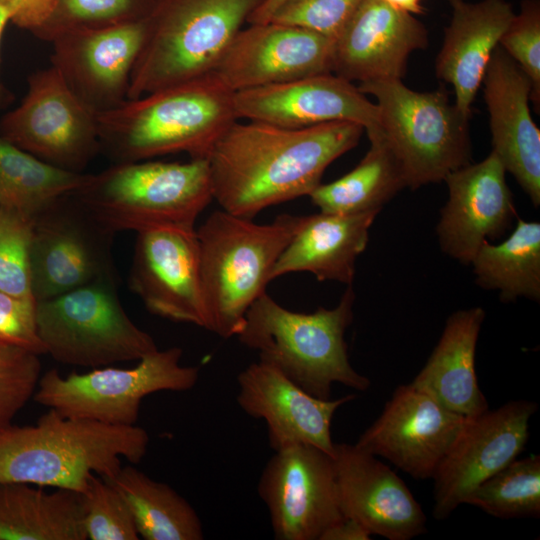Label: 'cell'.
I'll return each mask as SVG.
<instances>
[{
    "label": "cell",
    "instance_id": "obj_28",
    "mask_svg": "<svg viewBox=\"0 0 540 540\" xmlns=\"http://www.w3.org/2000/svg\"><path fill=\"white\" fill-rule=\"evenodd\" d=\"M82 494L0 482V540H86Z\"/></svg>",
    "mask_w": 540,
    "mask_h": 540
},
{
    "label": "cell",
    "instance_id": "obj_17",
    "mask_svg": "<svg viewBox=\"0 0 540 540\" xmlns=\"http://www.w3.org/2000/svg\"><path fill=\"white\" fill-rule=\"evenodd\" d=\"M146 18L102 28H79L56 35L51 65L94 113L125 100L130 77L146 36Z\"/></svg>",
    "mask_w": 540,
    "mask_h": 540
},
{
    "label": "cell",
    "instance_id": "obj_25",
    "mask_svg": "<svg viewBox=\"0 0 540 540\" xmlns=\"http://www.w3.org/2000/svg\"><path fill=\"white\" fill-rule=\"evenodd\" d=\"M452 18L435 64L436 76L453 87L454 104L470 118L490 58L515 12L505 0H447Z\"/></svg>",
    "mask_w": 540,
    "mask_h": 540
},
{
    "label": "cell",
    "instance_id": "obj_42",
    "mask_svg": "<svg viewBox=\"0 0 540 540\" xmlns=\"http://www.w3.org/2000/svg\"><path fill=\"white\" fill-rule=\"evenodd\" d=\"M371 534L354 519L343 517L326 529L319 540H369Z\"/></svg>",
    "mask_w": 540,
    "mask_h": 540
},
{
    "label": "cell",
    "instance_id": "obj_12",
    "mask_svg": "<svg viewBox=\"0 0 540 540\" xmlns=\"http://www.w3.org/2000/svg\"><path fill=\"white\" fill-rule=\"evenodd\" d=\"M0 136L54 166L82 172L101 144L97 114L51 65L33 73L21 103L0 120Z\"/></svg>",
    "mask_w": 540,
    "mask_h": 540
},
{
    "label": "cell",
    "instance_id": "obj_39",
    "mask_svg": "<svg viewBox=\"0 0 540 540\" xmlns=\"http://www.w3.org/2000/svg\"><path fill=\"white\" fill-rule=\"evenodd\" d=\"M362 0H287L269 21L301 27L335 39Z\"/></svg>",
    "mask_w": 540,
    "mask_h": 540
},
{
    "label": "cell",
    "instance_id": "obj_36",
    "mask_svg": "<svg viewBox=\"0 0 540 540\" xmlns=\"http://www.w3.org/2000/svg\"><path fill=\"white\" fill-rule=\"evenodd\" d=\"M33 220L0 208V291L33 297L30 250Z\"/></svg>",
    "mask_w": 540,
    "mask_h": 540
},
{
    "label": "cell",
    "instance_id": "obj_38",
    "mask_svg": "<svg viewBox=\"0 0 540 540\" xmlns=\"http://www.w3.org/2000/svg\"><path fill=\"white\" fill-rule=\"evenodd\" d=\"M531 83L530 101L540 108V1L524 0L499 40Z\"/></svg>",
    "mask_w": 540,
    "mask_h": 540
},
{
    "label": "cell",
    "instance_id": "obj_8",
    "mask_svg": "<svg viewBox=\"0 0 540 540\" xmlns=\"http://www.w3.org/2000/svg\"><path fill=\"white\" fill-rule=\"evenodd\" d=\"M357 86L376 99L379 130L401 166L407 187L443 181L471 163L470 118L450 102L445 89L418 92L401 79Z\"/></svg>",
    "mask_w": 540,
    "mask_h": 540
},
{
    "label": "cell",
    "instance_id": "obj_18",
    "mask_svg": "<svg viewBox=\"0 0 540 540\" xmlns=\"http://www.w3.org/2000/svg\"><path fill=\"white\" fill-rule=\"evenodd\" d=\"M334 40L272 21L242 28L214 69L233 92L332 73Z\"/></svg>",
    "mask_w": 540,
    "mask_h": 540
},
{
    "label": "cell",
    "instance_id": "obj_41",
    "mask_svg": "<svg viewBox=\"0 0 540 540\" xmlns=\"http://www.w3.org/2000/svg\"><path fill=\"white\" fill-rule=\"evenodd\" d=\"M57 0H0L9 21L33 34L52 14Z\"/></svg>",
    "mask_w": 540,
    "mask_h": 540
},
{
    "label": "cell",
    "instance_id": "obj_44",
    "mask_svg": "<svg viewBox=\"0 0 540 540\" xmlns=\"http://www.w3.org/2000/svg\"><path fill=\"white\" fill-rule=\"evenodd\" d=\"M393 7L408 12L412 15L423 14L424 8L421 4V0H385Z\"/></svg>",
    "mask_w": 540,
    "mask_h": 540
},
{
    "label": "cell",
    "instance_id": "obj_7",
    "mask_svg": "<svg viewBox=\"0 0 540 540\" xmlns=\"http://www.w3.org/2000/svg\"><path fill=\"white\" fill-rule=\"evenodd\" d=\"M263 0H155L127 99L214 71Z\"/></svg>",
    "mask_w": 540,
    "mask_h": 540
},
{
    "label": "cell",
    "instance_id": "obj_35",
    "mask_svg": "<svg viewBox=\"0 0 540 540\" xmlns=\"http://www.w3.org/2000/svg\"><path fill=\"white\" fill-rule=\"evenodd\" d=\"M83 525L90 540H138L134 518L122 495L104 478L92 475L82 494Z\"/></svg>",
    "mask_w": 540,
    "mask_h": 540
},
{
    "label": "cell",
    "instance_id": "obj_16",
    "mask_svg": "<svg viewBox=\"0 0 540 540\" xmlns=\"http://www.w3.org/2000/svg\"><path fill=\"white\" fill-rule=\"evenodd\" d=\"M467 419L411 383L399 385L355 444L417 480L432 479Z\"/></svg>",
    "mask_w": 540,
    "mask_h": 540
},
{
    "label": "cell",
    "instance_id": "obj_45",
    "mask_svg": "<svg viewBox=\"0 0 540 540\" xmlns=\"http://www.w3.org/2000/svg\"><path fill=\"white\" fill-rule=\"evenodd\" d=\"M8 22H9L8 14L6 10L0 5V44H1L3 32ZM5 94L6 92L0 80V105L3 103L5 99Z\"/></svg>",
    "mask_w": 540,
    "mask_h": 540
},
{
    "label": "cell",
    "instance_id": "obj_27",
    "mask_svg": "<svg viewBox=\"0 0 540 540\" xmlns=\"http://www.w3.org/2000/svg\"><path fill=\"white\" fill-rule=\"evenodd\" d=\"M484 318L481 307L452 313L430 357L411 382L466 418L489 409L475 371L476 345Z\"/></svg>",
    "mask_w": 540,
    "mask_h": 540
},
{
    "label": "cell",
    "instance_id": "obj_13",
    "mask_svg": "<svg viewBox=\"0 0 540 540\" xmlns=\"http://www.w3.org/2000/svg\"><path fill=\"white\" fill-rule=\"evenodd\" d=\"M257 489L277 540H319L344 517L333 456L312 445L274 451Z\"/></svg>",
    "mask_w": 540,
    "mask_h": 540
},
{
    "label": "cell",
    "instance_id": "obj_1",
    "mask_svg": "<svg viewBox=\"0 0 540 540\" xmlns=\"http://www.w3.org/2000/svg\"><path fill=\"white\" fill-rule=\"evenodd\" d=\"M364 131L347 121L306 128L236 121L207 157L213 199L222 210L252 219L268 207L309 196Z\"/></svg>",
    "mask_w": 540,
    "mask_h": 540
},
{
    "label": "cell",
    "instance_id": "obj_33",
    "mask_svg": "<svg viewBox=\"0 0 540 540\" xmlns=\"http://www.w3.org/2000/svg\"><path fill=\"white\" fill-rule=\"evenodd\" d=\"M465 504L497 518H539L540 456L516 458L482 482Z\"/></svg>",
    "mask_w": 540,
    "mask_h": 540
},
{
    "label": "cell",
    "instance_id": "obj_40",
    "mask_svg": "<svg viewBox=\"0 0 540 540\" xmlns=\"http://www.w3.org/2000/svg\"><path fill=\"white\" fill-rule=\"evenodd\" d=\"M0 344L45 354L36 323V300L0 291Z\"/></svg>",
    "mask_w": 540,
    "mask_h": 540
},
{
    "label": "cell",
    "instance_id": "obj_21",
    "mask_svg": "<svg viewBox=\"0 0 540 540\" xmlns=\"http://www.w3.org/2000/svg\"><path fill=\"white\" fill-rule=\"evenodd\" d=\"M333 462L340 508L371 535L410 540L426 533L427 518L402 481L356 444L335 443Z\"/></svg>",
    "mask_w": 540,
    "mask_h": 540
},
{
    "label": "cell",
    "instance_id": "obj_34",
    "mask_svg": "<svg viewBox=\"0 0 540 540\" xmlns=\"http://www.w3.org/2000/svg\"><path fill=\"white\" fill-rule=\"evenodd\" d=\"M155 0H57L48 20L34 35L51 41L72 29L102 28L146 18Z\"/></svg>",
    "mask_w": 540,
    "mask_h": 540
},
{
    "label": "cell",
    "instance_id": "obj_37",
    "mask_svg": "<svg viewBox=\"0 0 540 540\" xmlns=\"http://www.w3.org/2000/svg\"><path fill=\"white\" fill-rule=\"evenodd\" d=\"M40 377L38 354L0 344V429L12 424L16 414L34 396Z\"/></svg>",
    "mask_w": 540,
    "mask_h": 540
},
{
    "label": "cell",
    "instance_id": "obj_30",
    "mask_svg": "<svg viewBox=\"0 0 540 540\" xmlns=\"http://www.w3.org/2000/svg\"><path fill=\"white\" fill-rule=\"evenodd\" d=\"M103 478V477H102ZM107 480L124 498L139 537L145 540H201V520L191 504L171 486L132 465Z\"/></svg>",
    "mask_w": 540,
    "mask_h": 540
},
{
    "label": "cell",
    "instance_id": "obj_15",
    "mask_svg": "<svg viewBox=\"0 0 540 540\" xmlns=\"http://www.w3.org/2000/svg\"><path fill=\"white\" fill-rule=\"evenodd\" d=\"M129 286L150 313L210 331L195 228L137 232Z\"/></svg>",
    "mask_w": 540,
    "mask_h": 540
},
{
    "label": "cell",
    "instance_id": "obj_24",
    "mask_svg": "<svg viewBox=\"0 0 540 540\" xmlns=\"http://www.w3.org/2000/svg\"><path fill=\"white\" fill-rule=\"evenodd\" d=\"M492 152L535 207L540 205V130L530 114L531 83L498 45L483 82Z\"/></svg>",
    "mask_w": 540,
    "mask_h": 540
},
{
    "label": "cell",
    "instance_id": "obj_26",
    "mask_svg": "<svg viewBox=\"0 0 540 540\" xmlns=\"http://www.w3.org/2000/svg\"><path fill=\"white\" fill-rule=\"evenodd\" d=\"M379 212L302 216L271 271V281L292 272H309L319 281L351 285L356 260L367 246L369 229Z\"/></svg>",
    "mask_w": 540,
    "mask_h": 540
},
{
    "label": "cell",
    "instance_id": "obj_4",
    "mask_svg": "<svg viewBox=\"0 0 540 540\" xmlns=\"http://www.w3.org/2000/svg\"><path fill=\"white\" fill-rule=\"evenodd\" d=\"M354 301L349 285L336 307L299 313L265 291L247 310L236 337L256 351L260 361L317 398L330 399L334 383L366 391L371 382L350 364L344 338L353 321Z\"/></svg>",
    "mask_w": 540,
    "mask_h": 540
},
{
    "label": "cell",
    "instance_id": "obj_43",
    "mask_svg": "<svg viewBox=\"0 0 540 540\" xmlns=\"http://www.w3.org/2000/svg\"><path fill=\"white\" fill-rule=\"evenodd\" d=\"M287 0H263L259 6L250 14L247 23H265L270 20L275 11Z\"/></svg>",
    "mask_w": 540,
    "mask_h": 540
},
{
    "label": "cell",
    "instance_id": "obj_11",
    "mask_svg": "<svg viewBox=\"0 0 540 540\" xmlns=\"http://www.w3.org/2000/svg\"><path fill=\"white\" fill-rule=\"evenodd\" d=\"M114 235L73 194L35 216L30 266L36 302L90 283L117 281Z\"/></svg>",
    "mask_w": 540,
    "mask_h": 540
},
{
    "label": "cell",
    "instance_id": "obj_29",
    "mask_svg": "<svg viewBox=\"0 0 540 540\" xmlns=\"http://www.w3.org/2000/svg\"><path fill=\"white\" fill-rule=\"evenodd\" d=\"M367 136L370 148L358 165L341 178L320 184L309 195L320 212L357 214L380 211L407 187L401 166L380 130Z\"/></svg>",
    "mask_w": 540,
    "mask_h": 540
},
{
    "label": "cell",
    "instance_id": "obj_2",
    "mask_svg": "<svg viewBox=\"0 0 540 540\" xmlns=\"http://www.w3.org/2000/svg\"><path fill=\"white\" fill-rule=\"evenodd\" d=\"M234 94L214 73L171 85L97 114L100 144L119 162L184 152L207 159L238 121Z\"/></svg>",
    "mask_w": 540,
    "mask_h": 540
},
{
    "label": "cell",
    "instance_id": "obj_22",
    "mask_svg": "<svg viewBox=\"0 0 540 540\" xmlns=\"http://www.w3.org/2000/svg\"><path fill=\"white\" fill-rule=\"evenodd\" d=\"M239 407L250 417L264 420L274 451L306 444L334 454L331 423L335 412L356 396L320 399L262 361L248 365L237 376Z\"/></svg>",
    "mask_w": 540,
    "mask_h": 540
},
{
    "label": "cell",
    "instance_id": "obj_31",
    "mask_svg": "<svg viewBox=\"0 0 540 540\" xmlns=\"http://www.w3.org/2000/svg\"><path fill=\"white\" fill-rule=\"evenodd\" d=\"M471 265L479 287L498 290L503 303L519 297L540 300V223L517 217L513 233L500 244L482 243Z\"/></svg>",
    "mask_w": 540,
    "mask_h": 540
},
{
    "label": "cell",
    "instance_id": "obj_3",
    "mask_svg": "<svg viewBox=\"0 0 540 540\" xmlns=\"http://www.w3.org/2000/svg\"><path fill=\"white\" fill-rule=\"evenodd\" d=\"M149 441L147 431L137 425L70 418L49 409L34 425L0 429V482L83 494L92 475L113 476L121 458L138 464Z\"/></svg>",
    "mask_w": 540,
    "mask_h": 540
},
{
    "label": "cell",
    "instance_id": "obj_9",
    "mask_svg": "<svg viewBox=\"0 0 540 540\" xmlns=\"http://www.w3.org/2000/svg\"><path fill=\"white\" fill-rule=\"evenodd\" d=\"M117 281H98L36 302L39 338L55 361L99 368L140 360L158 350L127 315Z\"/></svg>",
    "mask_w": 540,
    "mask_h": 540
},
{
    "label": "cell",
    "instance_id": "obj_32",
    "mask_svg": "<svg viewBox=\"0 0 540 540\" xmlns=\"http://www.w3.org/2000/svg\"><path fill=\"white\" fill-rule=\"evenodd\" d=\"M90 176L47 163L0 136V208L33 220L56 200L77 192Z\"/></svg>",
    "mask_w": 540,
    "mask_h": 540
},
{
    "label": "cell",
    "instance_id": "obj_5",
    "mask_svg": "<svg viewBox=\"0 0 540 540\" xmlns=\"http://www.w3.org/2000/svg\"><path fill=\"white\" fill-rule=\"evenodd\" d=\"M301 221L302 216L282 214L269 224H256L216 210L200 225L196 236L211 332L222 338L238 334Z\"/></svg>",
    "mask_w": 540,
    "mask_h": 540
},
{
    "label": "cell",
    "instance_id": "obj_6",
    "mask_svg": "<svg viewBox=\"0 0 540 540\" xmlns=\"http://www.w3.org/2000/svg\"><path fill=\"white\" fill-rule=\"evenodd\" d=\"M73 195L108 230L194 228L213 200L207 159L119 162L91 174Z\"/></svg>",
    "mask_w": 540,
    "mask_h": 540
},
{
    "label": "cell",
    "instance_id": "obj_23",
    "mask_svg": "<svg viewBox=\"0 0 540 540\" xmlns=\"http://www.w3.org/2000/svg\"><path fill=\"white\" fill-rule=\"evenodd\" d=\"M428 45L425 25L385 0H362L334 39L332 73L350 82L401 79Z\"/></svg>",
    "mask_w": 540,
    "mask_h": 540
},
{
    "label": "cell",
    "instance_id": "obj_14",
    "mask_svg": "<svg viewBox=\"0 0 540 540\" xmlns=\"http://www.w3.org/2000/svg\"><path fill=\"white\" fill-rule=\"evenodd\" d=\"M537 409L535 402L511 400L467 419L432 477L435 519L449 517L482 482L517 458Z\"/></svg>",
    "mask_w": 540,
    "mask_h": 540
},
{
    "label": "cell",
    "instance_id": "obj_19",
    "mask_svg": "<svg viewBox=\"0 0 540 540\" xmlns=\"http://www.w3.org/2000/svg\"><path fill=\"white\" fill-rule=\"evenodd\" d=\"M238 120L286 128H306L347 121L367 134L379 130L377 105L358 86L333 73L235 92Z\"/></svg>",
    "mask_w": 540,
    "mask_h": 540
},
{
    "label": "cell",
    "instance_id": "obj_10",
    "mask_svg": "<svg viewBox=\"0 0 540 540\" xmlns=\"http://www.w3.org/2000/svg\"><path fill=\"white\" fill-rule=\"evenodd\" d=\"M179 347L156 350L132 368L104 366L62 376L40 377L34 400L59 414L109 425H137L142 400L161 391L185 392L198 382L199 367L181 364Z\"/></svg>",
    "mask_w": 540,
    "mask_h": 540
},
{
    "label": "cell",
    "instance_id": "obj_20",
    "mask_svg": "<svg viewBox=\"0 0 540 540\" xmlns=\"http://www.w3.org/2000/svg\"><path fill=\"white\" fill-rule=\"evenodd\" d=\"M506 170L495 153L450 172L448 200L436 228L440 248L464 265L483 242L501 237L517 217Z\"/></svg>",
    "mask_w": 540,
    "mask_h": 540
}]
</instances>
